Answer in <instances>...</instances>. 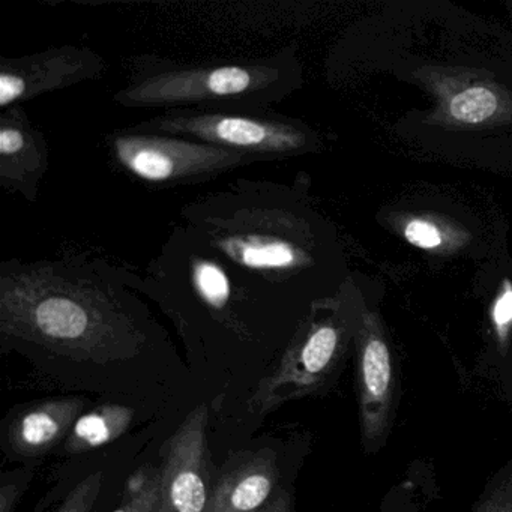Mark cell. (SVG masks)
<instances>
[{"instance_id": "ffe728a7", "label": "cell", "mask_w": 512, "mask_h": 512, "mask_svg": "<svg viewBox=\"0 0 512 512\" xmlns=\"http://www.w3.org/2000/svg\"><path fill=\"white\" fill-rule=\"evenodd\" d=\"M481 512H512V487L500 491L497 496L491 497Z\"/></svg>"}, {"instance_id": "7a4b0ae2", "label": "cell", "mask_w": 512, "mask_h": 512, "mask_svg": "<svg viewBox=\"0 0 512 512\" xmlns=\"http://www.w3.org/2000/svg\"><path fill=\"white\" fill-rule=\"evenodd\" d=\"M179 217L269 319L289 314L301 325L319 304L311 290L322 269L320 229L298 182L235 179Z\"/></svg>"}, {"instance_id": "9c48e42d", "label": "cell", "mask_w": 512, "mask_h": 512, "mask_svg": "<svg viewBox=\"0 0 512 512\" xmlns=\"http://www.w3.org/2000/svg\"><path fill=\"white\" fill-rule=\"evenodd\" d=\"M50 148L23 106L0 112V188L35 203L49 172Z\"/></svg>"}, {"instance_id": "6da1fadb", "label": "cell", "mask_w": 512, "mask_h": 512, "mask_svg": "<svg viewBox=\"0 0 512 512\" xmlns=\"http://www.w3.org/2000/svg\"><path fill=\"white\" fill-rule=\"evenodd\" d=\"M142 275L91 253L0 263V337L76 362L142 355L160 338Z\"/></svg>"}, {"instance_id": "ba28073f", "label": "cell", "mask_w": 512, "mask_h": 512, "mask_svg": "<svg viewBox=\"0 0 512 512\" xmlns=\"http://www.w3.org/2000/svg\"><path fill=\"white\" fill-rule=\"evenodd\" d=\"M107 62L91 47H50L17 58H0V112L82 83L100 80Z\"/></svg>"}, {"instance_id": "ac0fdd59", "label": "cell", "mask_w": 512, "mask_h": 512, "mask_svg": "<svg viewBox=\"0 0 512 512\" xmlns=\"http://www.w3.org/2000/svg\"><path fill=\"white\" fill-rule=\"evenodd\" d=\"M407 241L415 247L431 250L442 244V235L434 224L427 221L415 220L407 224L404 230Z\"/></svg>"}, {"instance_id": "5b68a950", "label": "cell", "mask_w": 512, "mask_h": 512, "mask_svg": "<svg viewBox=\"0 0 512 512\" xmlns=\"http://www.w3.org/2000/svg\"><path fill=\"white\" fill-rule=\"evenodd\" d=\"M106 145L113 164L122 173L152 188L206 184L260 163L250 155L199 140L145 133L133 127L112 131Z\"/></svg>"}, {"instance_id": "30bf717a", "label": "cell", "mask_w": 512, "mask_h": 512, "mask_svg": "<svg viewBox=\"0 0 512 512\" xmlns=\"http://www.w3.org/2000/svg\"><path fill=\"white\" fill-rule=\"evenodd\" d=\"M280 466L272 449L232 455L212 487L211 512H260L278 493Z\"/></svg>"}, {"instance_id": "8fae6325", "label": "cell", "mask_w": 512, "mask_h": 512, "mask_svg": "<svg viewBox=\"0 0 512 512\" xmlns=\"http://www.w3.org/2000/svg\"><path fill=\"white\" fill-rule=\"evenodd\" d=\"M358 376L362 436L377 446L388 431L395 392L391 350L379 332H365L362 338Z\"/></svg>"}, {"instance_id": "d6986e66", "label": "cell", "mask_w": 512, "mask_h": 512, "mask_svg": "<svg viewBox=\"0 0 512 512\" xmlns=\"http://www.w3.org/2000/svg\"><path fill=\"white\" fill-rule=\"evenodd\" d=\"M493 322L500 340L505 341L512 323V286L509 283H505V289L494 304Z\"/></svg>"}, {"instance_id": "e0dca14e", "label": "cell", "mask_w": 512, "mask_h": 512, "mask_svg": "<svg viewBox=\"0 0 512 512\" xmlns=\"http://www.w3.org/2000/svg\"><path fill=\"white\" fill-rule=\"evenodd\" d=\"M31 478L32 472L29 470L5 473L0 485V512H14Z\"/></svg>"}, {"instance_id": "7c38bea8", "label": "cell", "mask_w": 512, "mask_h": 512, "mask_svg": "<svg viewBox=\"0 0 512 512\" xmlns=\"http://www.w3.org/2000/svg\"><path fill=\"white\" fill-rule=\"evenodd\" d=\"M82 410L79 398H58L29 407L8 427L11 449L23 457L46 454L67 439Z\"/></svg>"}, {"instance_id": "8992f818", "label": "cell", "mask_w": 512, "mask_h": 512, "mask_svg": "<svg viewBox=\"0 0 512 512\" xmlns=\"http://www.w3.org/2000/svg\"><path fill=\"white\" fill-rule=\"evenodd\" d=\"M314 305L296 329L277 367L259 383L250 400L254 413L271 412L287 401L317 394L331 382L344 355V328L334 317L322 319Z\"/></svg>"}, {"instance_id": "5bb4252c", "label": "cell", "mask_w": 512, "mask_h": 512, "mask_svg": "<svg viewBox=\"0 0 512 512\" xmlns=\"http://www.w3.org/2000/svg\"><path fill=\"white\" fill-rule=\"evenodd\" d=\"M160 493V466L140 467L128 479L121 503L113 512H157Z\"/></svg>"}, {"instance_id": "277c9868", "label": "cell", "mask_w": 512, "mask_h": 512, "mask_svg": "<svg viewBox=\"0 0 512 512\" xmlns=\"http://www.w3.org/2000/svg\"><path fill=\"white\" fill-rule=\"evenodd\" d=\"M133 128L199 140L250 155L260 163L299 157L317 146L316 134L304 122L272 109L170 110Z\"/></svg>"}, {"instance_id": "4fadbf2b", "label": "cell", "mask_w": 512, "mask_h": 512, "mask_svg": "<svg viewBox=\"0 0 512 512\" xmlns=\"http://www.w3.org/2000/svg\"><path fill=\"white\" fill-rule=\"evenodd\" d=\"M134 410L122 404H103L82 413L65 439L70 454H83L115 442L130 428Z\"/></svg>"}, {"instance_id": "3957f363", "label": "cell", "mask_w": 512, "mask_h": 512, "mask_svg": "<svg viewBox=\"0 0 512 512\" xmlns=\"http://www.w3.org/2000/svg\"><path fill=\"white\" fill-rule=\"evenodd\" d=\"M301 86L295 50L238 61L179 62L160 56L130 61L127 83L113 94L124 109H272Z\"/></svg>"}, {"instance_id": "9a60e30c", "label": "cell", "mask_w": 512, "mask_h": 512, "mask_svg": "<svg viewBox=\"0 0 512 512\" xmlns=\"http://www.w3.org/2000/svg\"><path fill=\"white\" fill-rule=\"evenodd\" d=\"M499 101L490 89L476 86L460 92L449 103V113L458 122L481 124L496 113Z\"/></svg>"}, {"instance_id": "44dd1931", "label": "cell", "mask_w": 512, "mask_h": 512, "mask_svg": "<svg viewBox=\"0 0 512 512\" xmlns=\"http://www.w3.org/2000/svg\"><path fill=\"white\" fill-rule=\"evenodd\" d=\"M292 511V497L289 491L278 490L274 499L265 506L260 512H290Z\"/></svg>"}, {"instance_id": "52a82bcc", "label": "cell", "mask_w": 512, "mask_h": 512, "mask_svg": "<svg viewBox=\"0 0 512 512\" xmlns=\"http://www.w3.org/2000/svg\"><path fill=\"white\" fill-rule=\"evenodd\" d=\"M208 418V407L199 404L161 448L157 512H211Z\"/></svg>"}, {"instance_id": "2e32d148", "label": "cell", "mask_w": 512, "mask_h": 512, "mask_svg": "<svg viewBox=\"0 0 512 512\" xmlns=\"http://www.w3.org/2000/svg\"><path fill=\"white\" fill-rule=\"evenodd\" d=\"M103 487V473L94 472L79 482L53 512H92Z\"/></svg>"}]
</instances>
